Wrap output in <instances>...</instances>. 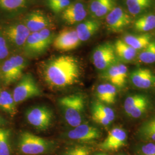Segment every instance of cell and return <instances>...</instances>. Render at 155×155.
Listing matches in <instances>:
<instances>
[{"label": "cell", "instance_id": "1", "mask_svg": "<svg viewBox=\"0 0 155 155\" xmlns=\"http://www.w3.org/2000/svg\"><path fill=\"white\" fill-rule=\"evenodd\" d=\"M43 76L49 86L63 88L72 86L79 79L81 68L77 59L71 55L55 57L45 63Z\"/></svg>", "mask_w": 155, "mask_h": 155}, {"label": "cell", "instance_id": "2", "mask_svg": "<svg viewBox=\"0 0 155 155\" xmlns=\"http://www.w3.org/2000/svg\"><path fill=\"white\" fill-rule=\"evenodd\" d=\"M67 124L75 127L82 124L85 101L82 94H74L62 97L59 101Z\"/></svg>", "mask_w": 155, "mask_h": 155}, {"label": "cell", "instance_id": "3", "mask_svg": "<svg viewBox=\"0 0 155 155\" xmlns=\"http://www.w3.org/2000/svg\"><path fill=\"white\" fill-rule=\"evenodd\" d=\"M26 66L24 58L20 55L12 56L0 65V78L5 85H10L19 81Z\"/></svg>", "mask_w": 155, "mask_h": 155}, {"label": "cell", "instance_id": "4", "mask_svg": "<svg viewBox=\"0 0 155 155\" xmlns=\"http://www.w3.org/2000/svg\"><path fill=\"white\" fill-rule=\"evenodd\" d=\"M51 144L45 139L25 132L20 134L18 145L20 152L24 155H38L46 152L49 150Z\"/></svg>", "mask_w": 155, "mask_h": 155}, {"label": "cell", "instance_id": "5", "mask_svg": "<svg viewBox=\"0 0 155 155\" xmlns=\"http://www.w3.org/2000/svg\"><path fill=\"white\" fill-rule=\"evenodd\" d=\"M41 90L31 74L22 75L13 91V97L16 104L40 96Z\"/></svg>", "mask_w": 155, "mask_h": 155}, {"label": "cell", "instance_id": "6", "mask_svg": "<svg viewBox=\"0 0 155 155\" xmlns=\"http://www.w3.org/2000/svg\"><path fill=\"white\" fill-rule=\"evenodd\" d=\"M28 123L38 130L43 131L50 127L53 120V112L45 106L29 108L25 113Z\"/></svg>", "mask_w": 155, "mask_h": 155}, {"label": "cell", "instance_id": "7", "mask_svg": "<svg viewBox=\"0 0 155 155\" xmlns=\"http://www.w3.org/2000/svg\"><path fill=\"white\" fill-rule=\"evenodd\" d=\"M117 56L114 45L105 43L97 46L93 51L92 61L98 70L105 71L116 63Z\"/></svg>", "mask_w": 155, "mask_h": 155}, {"label": "cell", "instance_id": "8", "mask_svg": "<svg viewBox=\"0 0 155 155\" xmlns=\"http://www.w3.org/2000/svg\"><path fill=\"white\" fill-rule=\"evenodd\" d=\"M131 16L121 6H116L105 17L107 29L113 33L124 30L132 22Z\"/></svg>", "mask_w": 155, "mask_h": 155}, {"label": "cell", "instance_id": "9", "mask_svg": "<svg viewBox=\"0 0 155 155\" xmlns=\"http://www.w3.org/2000/svg\"><path fill=\"white\" fill-rule=\"evenodd\" d=\"M8 43L16 48H23L31 32L24 24L8 25L2 31Z\"/></svg>", "mask_w": 155, "mask_h": 155}, {"label": "cell", "instance_id": "10", "mask_svg": "<svg viewBox=\"0 0 155 155\" xmlns=\"http://www.w3.org/2000/svg\"><path fill=\"white\" fill-rule=\"evenodd\" d=\"M75 29L61 31L53 41L54 47L59 51H68L77 48L81 43Z\"/></svg>", "mask_w": 155, "mask_h": 155}, {"label": "cell", "instance_id": "11", "mask_svg": "<svg viewBox=\"0 0 155 155\" xmlns=\"http://www.w3.org/2000/svg\"><path fill=\"white\" fill-rule=\"evenodd\" d=\"M87 15V10L82 2L70 4L62 12L61 18L65 23L73 25L84 20Z\"/></svg>", "mask_w": 155, "mask_h": 155}, {"label": "cell", "instance_id": "12", "mask_svg": "<svg viewBox=\"0 0 155 155\" xmlns=\"http://www.w3.org/2000/svg\"><path fill=\"white\" fill-rule=\"evenodd\" d=\"M68 138L81 141H91L99 139L101 136L100 130L86 124H81L74 127L67 133Z\"/></svg>", "mask_w": 155, "mask_h": 155}, {"label": "cell", "instance_id": "13", "mask_svg": "<svg viewBox=\"0 0 155 155\" xmlns=\"http://www.w3.org/2000/svg\"><path fill=\"white\" fill-rule=\"evenodd\" d=\"M127 137V133L124 129L120 127L113 128L101 144V148L105 150H118L125 144Z\"/></svg>", "mask_w": 155, "mask_h": 155}, {"label": "cell", "instance_id": "14", "mask_svg": "<svg viewBox=\"0 0 155 155\" xmlns=\"http://www.w3.org/2000/svg\"><path fill=\"white\" fill-rule=\"evenodd\" d=\"M127 74V68L125 65L115 63L104 71L102 77L114 86L121 87L125 83Z\"/></svg>", "mask_w": 155, "mask_h": 155}, {"label": "cell", "instance_id": "15", "mask_svg": "<svg viewBox=\"0 0 155 155\" xmlns=\"http://www.w3.org/2000/svg\"><path fill=\"white\" fill-rule=\"evenodd\" d=\"M49 46L41 38L39 32H31L22 48L27 55L35 57L43 54Z\"/></svg>", "mask_w": 155, "mask_h": 155}, {"label": "cell", "instance_id": "16", "mask_svg": "<svg viewBox=\"0 0 155 155\" xmlns=\"http://www.w3.org/2000/svg\"><path fill=\"white\" fill-rule=\"evenodd\" d=\"M130 79L133 84L140 89H150L155 86V75L147 68L135 70L130 74Z\"/></svg>", "mask_w": 155, "mask_h": 155}, {"label": "cell", "instance_id": "17", "mask_svg": "<svg viewBox=\"0 0 155 155\" xmlns=\"http://www.w3.org/2000/svg\"><path fill=\"white\" fill-rule=\"evenodd\" d=\"M24 24L31 32H38L51 24L48 17L39 11L32 12L26 17Z\"/></svg>", "mask_w": 155, "mask_h": 155}, {"label": "cell", "instance_id": "18", "mask_svg": "<svg viewBox=\"0 0 155 155\" xmlns=\"http://www.w3.org/2000/svg\"><path fill=\"white\" fill-rule=\"evenodd\" d=\"M101 27L99 20L91 18L79 23L75 28L78 36L81 41H86L97 33Z\"/></svg>", "mask_w": 155, "mask_h": 155}, {"label": "cell", "instance_id": "19", "mask_svg": "<svg viewBox=\"0 0 155 155\" xmlns=\"http://www.w3.org/2000/svg\"><path fill=\"white\" fill-rule=\"evenodd\" d=\"M122 40L136 51L142 50L152 41L150 34L142 33L139 35H127Z\"/></svg>", "mask_w": 155, "mask_h": 155}, {"label": "cell", "instance_id": "20", "mask_svg": "<svg viewBox=\"0 0 155 155\" xmlns=\"http://www.w3.org/2000/svg\"><path fill=\"white\" fill-rule=\"evenodd\" d=\"M114 47L117 57L123 61L127 62L133 61L137 53V51L127 45L121 39L116 40Z\"/></svg>", "mask_w": 155, "mask_h": 155}, {"label": "cell", "instance_id": "21", "mask_svg": "<svg viewBox=\"0 0 155 155\" xmlns=\"http://www.w3.org/2000/svg\"><path fill=\"white\" fill-rule=\"evenodd\" d=\"M129 14L132 16L142 15L153 5L152 0H125Z\"/></svg>", "mask_w": 155, "mask_h": 155}, {"label": "cell", "instance_id": "22", "mask_svg": "<svg viewBox=\"0 0 155 155\" xmlns=\"http://www.w3.org/2000/svg\"><path fill=\"white\" fill-rule=\"evenodd\" d=\"M134 29L139 33H146L155 29V15L145 14L140 16L133 24Z\"/></svg>", "mask_w": 155, "mask_h": 155}, {"label": "cell", "instance_id": "23", "mask_svg": "<svg viewBox=\"0 0 155 155\" xmlns=\"http://www.w3.org/2000/svg\"><path fill=\"white\" fill-rule=\"evenodd\" d=\"M16 104L13 95L6 90L0 92V110L5 112L11 116H15L17 113Z\"/></svg>", "mask_w": 155, "mask_h": 155}, {"label": "cell", "instance_id": "24", "mask_svg": "<svg viewBox=\"0 0 155 155\" xmlns=\"http://www.w3.org/2000/svg\"><path fill=\"white\" fill-rule=\"evenodd\" d=\"M11 130L0 127V155H11Z\"/></svg>", "mask_w": 155, "mask_h": 155}, {"label": "cell", "instance_id": "25", "mask_svg": "<svg viewBox=\"0 0 155 155\" xmlns=\"http://www.w3.org/2000/svg\"><path fill=\"white\" fill-rule=\"evenodd\" d=\"M141 139L150 143H155V118L144 123L139 130Z\"/></svg>", "mask_w": 155, "mask_h": 155}, {"label": "cell", "instance_id": "26", "mask_svg": "<svg viewBox=\"0 0 155 155\" xmlns=\"http://www.w3.org/2000/svg\"><path fill=\"white\" fill-rule=\"evenodd\" d=\"M139 61L145 64H152L155 62V40H152L145 48L140 53Z\"/></svg>", "mask_w": 155, "mask_h": 155}, {"label": "cell", "instance_id": "27", "mask_svg": "<svg viewBox=\"0 0 155 155\" xmlns=\"http://www.w3.org/2000/svg\"><path fill=\"white\" fill-rule=\"evenodd\" d=\"M28 0H0V8L5 11H15L25 7Z\"/></svg>", "mask_w": 155, "mask_h": 155}, {"label": "cell", "instance_id": "28", "mask_svg": "<svg viewBox=\"0 0 155 155\" xmlns=\"http://www.w3.org/2000/svg\"><path fill=\"white\" fill-rule=\"evenodd\" d=\"M146 98V97L139 94L132 95L127 97L124 103V109L127 114L129 116L133 108Z\"/></svg>", "mask_w": 155, "mask_h": 155}, {"label": "cell", "instance_id": "29", "mask_svg": "<svg viewBox=\"0 0 155 155\" xmlns=\"http://www.w3.org/2000/svg\"><path fill=\"white\" fill-rule=\"evenodd\" d=\"M92 110L99 112L101 114L107 118L111 122H113L115 118L114 111L110 107L105 105L100 102H94L92 105Z\"/></svg>", "mask_w": 155, "mask_h": 155}, {"label": "cell", "instance_id": "30", "mask_svg": "<svg viewBox=\"0 0 155 155\" xmlns=\"http://www.w3.org/2000/svg\"><path fill=\"white\" fill-rule=\"evenodd\" d=\"M148 106L149 101L147 98L133 108L132 110L130 112L129 116L132 117L134 118H138L139 117L142 116L144 114V113L147 110Z\"/></svg>", "mask_w": 155, "mask_h": 155}, {"label": "cell", "instance_id": "31", "mask_svg": "<svg viewBox=\"0 0 155 155\" xmlns=\"http://www.w3.org/2000/svg\"><path fill=\"white\" fill-rule=\"evenodd\" d=\"M9 55L8 43L4 35L0 31V62L4 61Z\"/></svg>", "mask_w": 155, "mask_h": 155}, {"label": "cell", "instance_id": "32", "mask_svg": "<svg viewBox=\"0 0 155 155\" xmlns=\"http://www.w3.org/2000/svg\"><path fill=\"white\" fill-rule=\"evenodd\" d=\"M40 36L47 45H51L55 39L54 32L51 31L50 28H45L38 32Z\"/></svg>", "mask_w": 155, "mask_h": 155}, {"label": "cell", "instance_id": "33", "mask_svg": "<svg viewBox=\"0 0 155 155\" xmlns=\"http://www.w3.org/2000/svg\"><path fill=\"white\" fill-rule=\"evenodd\" d=\"M70 4V0H61L55 3L48 4V6L54 12L59 13L63 11Z\"/></svg>", "mask_w": 155, "mask_h": 155}, {"label": "cell", "instance_id": "34", "mask_svg": "<svg viewBox=\"0 0 155 155\" xmlns=\"http://www.w3.org/2000/svg\"><path fill=\"white\" fill-rule=\"evenodd\" d=\"M96 95L100 102L108 104V97L105 84H101L97 87Z\"/></svg>", "mask_w": 155, "mask_h": 155}, {"label": "cell", "instance_id": "35", "mask_svg": "<svg viewBox=\"0 0 155 155\" xmlns=\"http://www.w3.org/2000/svg\"><path fill=\"white\" fill-rule=\"evenodd\" d=\"M89 150L82 146H77L68 150L64 155H89Z\"/></svg>", "mask_w": 155, "mask_h": 155}, {"label": "cell", "instance_id": "36", "mask_svg": "<svg viewBox=\"0 0 155 155\" xmlns=\"http://www.w3.org/2000/svg\"><path fill=\"white\" fill-rule=\"evenodd\" d=\"M106 88L108 97V104H113L116 98L117 90L116 86L110 83H106Z\"/></svg>", "mask_w": 155, "mask_h": 155}, {"label": "cell", "instance_id": "37", "mask_svg": "<svg viewBox=\"0 0 155 155\" xmlns=\"http://www.w3.org/2000/svg\"><path fill=\"white\" fill-rule=\"evenodd\" d=\"M92 118L94 121L103 126H108L110 124V121L107 118L96 111L92 110Z\"/></svg>", "mask_w": 155, "mask_h": 155}, {"label": "cell", "instance_id": "38", "mask_svg": "<svg viewBox=\"0 0 155 155\" xmlns=\"http://www.w3.org/2000/svg\"><path fill=\"white\" fill-rule=\"evenodd\" d=\"M106 0H91L89 6V11L91 16L94 15L101 5L105 2Z\"/></svg>", "mask_w": 155, "mask_h": 155}, {"label": "cell", "instance_id": "39", "mask_svg": "<svg viewBox=\"0 0 155 155\" xmlns=\"http://www.w3.org/2000/svg\"><path fill=\"white\" fill-rule=\"evenodd\" d=\"M140 155H155V143H149L143 145L141 148Z\"/></svg>", "mask_w": 155, "mask_h": 155}, {"label": "cell", "instance_id": "40", "mask_svg": "<svg viewBox=\"0 0 155 155\" xmlns=\"http://www.w3.org/2000/svg\"><path fill=\"white\" fill-rule=\"evenodd\" d=\"M6 124V121L4 118L0 115V127H2V126L5 125Z\"/></svg>", "mask_w": 155, "mask_h": 155}, {"label": "cell", "instance_id": "41", "mask_svg": "<svg viewBox=\"0 0 155 155\" xmlns=\"http://www.w3.org/2000/svg\"><path fill=\"white\" fill-rule=\"evenodd\" d=\"M59 1H61V0H48V4H53V3H55V2H56Z\"/></svg>", "mask_w": 155, "mask_h": 155}, {"label": "cell", "instance_id": "42", "mask_svg": "<svg viewBox=\"0 0 155 155\" xmlns=\"http://www.w3.org/2000/svg\"><path fill=\"white\" fill-rule=\"evenodd\" d=\"M106 155L105 154H103V153H100V154H98V155Z\"/></svg>", "mask_w": 155, "mask_h": 155}, {"label": "cell", "instance_id": "43", "mask_svg": "<svg viewBox=\"0 0 155 155\" xmlns=\"http://www.w3.org/2000/svg\"><path fill=\"white\" fill-rule=\"evenodd\" d=\"M1 91V89H0V91Z\"/></svg>", "mask_w": 155, "mask_h": 155}, {"label": "cell", "instance_id": "44", "mask_svg": "<svg viewBox=\"0 0 155 155\" xmlns=\"http://www.w3.org/2000/svg\"><path fill=\"white\" fill-rule=\"evenodd\" d=\"M0 92H1V91H0Z\"/></svg>", "mask_w": 155, "mask_h": 155}]
</instances>
